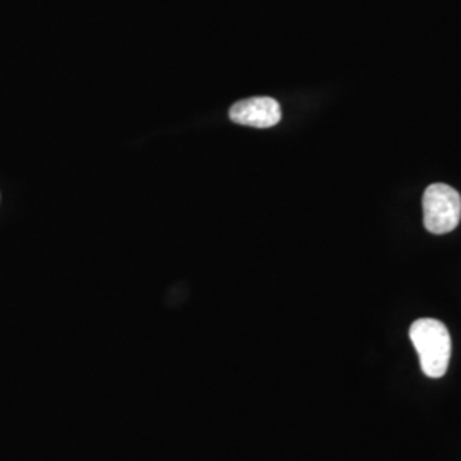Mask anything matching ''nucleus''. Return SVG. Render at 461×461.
I'll return each instance as SVG.
<instances>
[{
	"label": "nucleus",
	"mask_w": 461,
	"mask_h": 461,
	"mask_svg": "<svg viewBox=\"0 0 461 461\" xmlns=\"http://www.w3.org/2000/svg\"><path fill=\"white\" fill-rule=\"evenodd\" d=\"M230 118L240 125L253 129H270L279 123L282 110L274 98L243 99L230 106Z\"/></svg>",
	"instance_id": "obj_3"
},
{
	"label": "nucleus",
	"mask_w": 461,
	"mask_h": 461,
	"mask_svg": "<svg viewBox=\"0 0 461 461\" xmlns=\"http://www.w3.org/2000/svg\"><path fill=\"white\" fill-rule=\"evenodd\" d=\"M424 226L432 234H447L460 224V194L445 183L429 185L424 192Z\"/></svg>",
	"instance_id": "obj_2"
},
{
	"label": "nucleus",
	"mask_w": 461,
	"mask_h": 461,
	"mask_svg": "<svg viewBox=\"0 0 461 461\" xmlns=\"http://www.w3.org/2000/svg\"><path fill=\"white\" fill-rule=\"evenodd\" d=\"M411 340L424 375L429 378L445 376L451 359V337L445 325L439 320L420 318L411 327Z\"/></svg>",
	"instance_id": "obj_1"
}]
</instances>
